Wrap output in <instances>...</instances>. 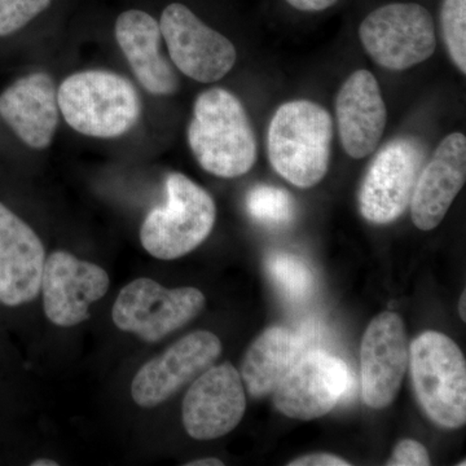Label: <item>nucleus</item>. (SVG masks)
Segmentation results:
<instances>
[{
  "mask_svg": "<svg viewBox=\"0 0 466 466\" xmlns=\"http://www.w3.org/2000/svg\"><path fill=\"white\" fill-rule=\"evenodd\" d=\"M410 376L419 403L431 421L446 429L466 422V361L446 334L429 330L410 343Z\"/></svg>",
  "mask_w": 466,
  "mask_h": 466,
  "instance_id": "nucleus-4",
  "label": "nucleus"
},
{
  "mask_svg": "<svg viewBox=\"0 0 466 466\" xmlns=\"http://www.w3.org/2000/svg\"><path fill=\"white\" fill-rule=\"evenodd\" d=\"M466 180V137L453 133L441 140L420 171L410 217L417 228L431 231L441 225Z\"/></svg>",
  "mask_w": 466,
  "mask_h": 466,
  "instance_id": "nucleus-15",
  "label": "nucleus"
},
{
  "mask_svg": "<svg viewBox=\"0 0 466 466\" xmlns=\"http://www.w3.org/2000/svg\"><path fill=\"white\" fill-rule=\"evenodd\" d=\"M266 268L278 289L293 302L306 300L315 289V278L305 260L290 253H274L266 260Z\"/></svg>",
  "mask_w": 466,
  "mask_h": 466,
  "instance_id": "nucleus-21",
  "label": "nucleus"
},
{
  "mask_svg": "<svg viewBox=\"0 0 466 466\" xmlns=\"http://www.w3.org/2000/svg\"><path fill=\"white\" fill-rule=\"evenodd\" d=\"M174 66L189 78L213 84L231 72L235 46L180 3L165 8L159 23Z\"/></svg>",
  "mask_w": 466,
  "mask_h": 466,
  "instance_id": "nucleus-9",
  "label": "nucleus"
},
{
  "mask_svg": "<svg viewBox=\"0 0 466 466\" xmlns=\"http://www.w3.org/2000/svg\"><path fill=\"white\" fill-rule=\"evenodd\" d=\"M205 303L204 294L196 288L167 289L152 279L140 278L119 291L112 319L118 329L155 343L188 324Z\"/></svg>",
  "mask_w": 466,
  "mask_h": 466,
  "instance_id": "nucleus-7",
  "label": "nucleus"
},
{
  "mask_svg": "<svg viewBox=\"0 0 466 466\" xmlns=\"http://www.w3.org/2000/svg\"><path fill=\"white\" fill-rule=\"evenodd\" d=\"M303 334L283 327H271L260 334L242 360L240 376L253 398L274 392L309 351Z\"/></svg>",
  "mask_w": 466,
  "mask_h": 466,
  "instance_id": "nucleus-20",
  "label": "nucleus"
},
{
  "mask_svg": "<svg viewBox=\"0 0 466 466\" xmlns=\"http://www.w3.org/2000/svg\"><path fill=\"white\" fill-rule=\"evenodd\" d=\"M441 32L453 64L466 73V0H443L441 9Z\"/></svg>",
  "mask_w": 466,
  "mask_h": 466,
  "instance_id": "nucleus-23",
  "label": "nucleus"
},
{
  "mask_svg": "<svg viewBox=\"0 0 466 466\" xmlns=\"http://www.w3.org/2000/svg\"><path fill=\"white\" fill-rule=\"evenodd\" d=\"M466 293L461 294V297H460V303H459V314L460 317H461L462 321L466 320Z\"/></svg>",
  "mask_w": 466,
  "mask_h": 466,
  "instance_id": "nucleus-29",
  "label": "nucleus"
},
{
  "mask_svg": "<svg viewBox=\"0 0 466 466\" xmlns=\"http://www.w3.org/2000/svg\"><path fill=\"white\" fill-rule=\"evenodd\" d=\"M52 0H0V36L9 35L29 24Z\"/></svg>",
  "mask_w": 466,
  "mask_h": 466,
  "instance_id": "nucleus-24",
  "label": "nucleus"
},
{
  "mask_svg": "<svg viewBox=\"0 0 466 466\" xmlns=\"http://www.w3.org/2000/svg\"><path fill=\"white\" fill-rule=\"evenodd\" d=\"M58 109L78 133L112 139L130 131L142 112L139 92L125 76L87 70L67 76L57 92Z\"/></svg>",
  "mask_w": 466,
  "mask_h": 466,
  "instance_id": "nucleus-3",
  "label": "nucleus"
},
{
  "mask_svg": "<svg viewBox=\"0 0 466 466\" xmlns=\"http://www.w3.org/2000/svg\"><path fill=\"white\" fill-rule=\"evenodd\" d=\"M336 118L342 148L351 158L375 152L388 122L381 88L372 73L357 70L346 79L336 97Z\"/></svg>",
  "mask_w": 466,
  "mask_h": 466,
  "instance_id": "nucleus-16",
  "label": "nucleus"
},
{
  "mask_svg": "<svg viewBox=\"0 0 466 466\" xmlns=\"http://www.w3.org/2000/svg\"><path fill=\"white\" fill-rule=\"evenodd\" d=\"M386 464L390 466H428L431 456L424 444L413 440H404L397 444L391 458Z\"/></svg>",
  "mask_w": 466,
  "mask_h": 466,
  "instance_id": "nucleus-25",
  "label": "nucleus"
},
{
  "mask_svg": "<svg viewBox=\"0 0 466 466\" xmlns=\"http://www.w3.org/2000/svg\"><path fill=\"white\" fill-rule=\"evenodd\" d=\"M225 462L219 459L207 458L195 460V461L187 462L186 466H223Z\"/></svg>",
  "mask_w": 466,
  "mask_h": 466,
  "instance_id": "nucleus-28",
  "label": "nucleus"
},
{
  "mask_svg": "<svg viewBox=\"0 0 466 466\" xmlns=\"http://www.w3.org/2000/svg\"><path fill=\"white\" fill-rule=\"evenodd\" d=\"M45 254L36 233L0 204V302L20 306L38 297Z\"/></svg>",
  "mask_w": 466,
  "mask_h": 466,
  "instance_id": "nucleus-17",
  "label": "nucleus"
},
{
  "mask_svg": "<svg viewBox=\"0 0 466 466\" xmlns=\"http://www.w3.org/2000/svg\"><path fill=\"white\" fill-rule=\"evenodd\" d=\"M333 119L323 106L293 100L279 106L268 126L267 153L276 173L299 188H311L329 168Z\"/></svg>",
  "mask_w": 466,
  "mask_h": 466,
  "instance_id": "nucleus-2",
  "label": "nucleus"
},
{
  "mask_svg": "<svg viewBox=\"0 0 466 466\" xmlns=\"http://www.w3.org/2000/svg\"><path fill=\"white\" fill-rule=\"evenodd\" d=\"M410 366V345L403 320L395 312L377 315L360 348L361 392L368 406L381 410L392 403Z\"/></svg>",
  "mask_w": 466,
  "mask_h": 466,
  "instance_id": "nucleus-13",
  "label": "nucleus"
},
{
  "mask_svg": "<svg viewBox=\"0 0 466 466\" xmlns=\"http://www.w3.org/2000/svg\"><path fill=\"white\" fill-rule=\"evenodd\" d=\"M188 143L205 171L227 179L249 173L258 157L247 109L225 88H210L198 95Z\"/></svg>",
  "mask_w": 466,
  "mask_h": 466,
  "instance_id": "nucleus-1",
  "label": "nucleus"
},
{
  "mask_svg": "<svg viewBox=\"0 0 466 466\" xmlns=\"http://www.w3.org/2000/svg\"><path fill=\"white\" fill-rule=\"evenodd\" d=\"M351 388L352 373L341 358L323 350H309L274 391V404L290 419H319Z\"/></svg>",
  "mask_w": 466,
  "mask_h": 466,
  "instance_id": "nucleus-10",
  "label": "nucleus"
},
{
  "mask_svg": "<svg viewBox=\"0 0 466 466\" xmlns=\"http://www.w3.org/2000/svg\"><path fill=\"white\" fill-rule=\"evenodd\" d=\"M57 462L55 460L48 459H38L34 460L32 466H57Z\"/></svg>",
  "mask_w": 466,
  "mask_h": 466,
  "instance_id": "nucleus-30",
  "label": "nucleus"
},
{
  "mask_svg": "<svg viewBox=\"0 0 466 466\" xmlns=\"http://www.w3.org/2000/svg\"><path fill=\"white\" fill-rule=\"evenodd\" d=\"M0 116L27 146L47 148L58 124L57 94L45 73L18 79L0 95Z\"/></svg>",
  "mask_w": 466,
  "mask_h": 466,
  "instance_id": "nucleus-18",
  "label": "nucleus"
},
{
  "mask_svg": "<svg viewBox=\"0 0 466 466\" xmlns=\"http://www.w3.org/2000/svg\"><path fill=\"white\" fill-rule=\"evenodd\" d=\"M167 207L155 208L144 220L140 241L150 256L173 260L191 253L207 240L216 223L213 198L186 175L167 179Z\"/></svg>",
  "mask_w": 466,
  "mask_h": 466,
  "instance_id": "nucleus-5",
  "label": "nucleus"
},
{
  "mask_svg": "<svg viewBox=\"0 0 466 466\" xmlns=\"http://www.w3.org/2000/svg\"><path fill=\"white\" fill-rule=\"evenodd\" d=\"M161 29L150 15L137 9L126 11L116 23V38L137 81L153 95H171L179 79L161 52Z\"/></svg>",
  "mask_w": 466,
  "mask_h": 466,
  "instance_id": "nucleus-19",
  "label": "nucleus"
},
{
  "mask_svg": "<svg viewBox=\"0 0 466 466\" xmlns=\"http://www.w3.org/2000/svg\"><path fill=\"white\" fill-rule=\"evenodd\" d=\"M424 159V147L408 137L391 140L380 149L359 191L364 219L375 225L397 220L410 207Z\"/></svg>",
  "mask_w": 466,
  "mask_h": 466,
  "instance_id": "nucleus-8",
  "label": "nucleus"
},
{
  "mask_svg": "<svg viewBox=\"0 0 466 466\" xmlns=\"http://www.w3.org/2000/svg\"><path fill=\"white\" fill-rule=\"evenodd\" d=\"M291 7L303 12H320L333 7L339 0H285Z\"/></svg>",
  "mask_w": 466,
  "mask_h": 466,
  "instance_id": "nucleus-27",
  "label": "nucleus"
},
{
  "mask_svg": "<svg viewBox=\"0 0 466 466\" xmlns=\"http://www.w3.org/2000/svg\"><path fill=\"white\" fill-rule=\"evenodd\" d=\"M359 38L376 64L395 72L424 63L437 48L433 17L416 3H391L370 12Z\"/></svg>",
  "mask_w": 466,
  "mask_h": 466,
  "instance_id": "nucleus-6",
  "label": "nucleus"
},
{
  "mask_svg": "<svg viewBox=\"0 0 466 466\" xmlns=\"http://www.w3.org/2000/svg\"><path fill=\"white\" fill-rule=\"evenodd\" d=\"M245 408L240 372L231 363L211 366L192 382L184 397L183 425L195 440H217L240 424Z\"/></svg>",
  "mask_w": 466,
  "mask_h": 466,
  "instance_id": "nucleus-12",
  "label": "nucleus"
},
{
  "mask_svg": "<svg viewBox=\"0 0 466 466\" xmlns=\"http://www.w3.org/2000/svg\"><path fill=\"white\" fill-rule=\"evenodd\" d=\"M350 462L332 453H312L289 462V466H349Z\"/></svg>",
  "mask_w": 466,
  "mask_h": 466,
  "instance_id": "nucleus-26",
  "label": "nucleus"
},
{
  "mask_svg": "<svg viewBox=\"0 0 466 466\" xmlns=\"http://www.w3.org/2000/svg\"><path fill=\"white\" fill-rule=\"evenodd\" d=\"M220 354L222 342L216 334L208 330L187 334L140 368L131 385L135 403L143 408L159 406L213 366Z\"/></svg>",
  "mask_w": 466,
  "mask_h": 466,
  "instance_id": "nucleus-11",
  "label": "nucleus"
},
{
  "mask_svg": "<svg viewBox=\"0 0 466 466\" xmlns=\"http://www.w3.org/2000/svg\"><path fill=\"white\" fill-rule=\"evenodd\" d=\"M247 208L257 222L271 227L289 225L296 216V207L290 193L266 184H259L250 189L247 196Z\"/></svg>",
  "mask_w": 466,
  "mask_h": 466,
  "instance_id": "nucleus-22",
  "label": "nucleus"
},
{
  "mask_svg": "<svg viewBox=\"0 0 466 466\" xmlns=\"http://www.w3.org/2000/svg\"><path fill=\"white\" fill-rule=\"evenodd\" d=\"M43 308L57 327H75L90 318L91 303L106 296L109 276L94 263L76 258L67 251H54L45 262Z\"/></svg>",
  "mask_w": 466,
  "mask_h": 466,
  "instance_id": "nucleus-14",
  "label": "nucleus"
}]
</instances>
